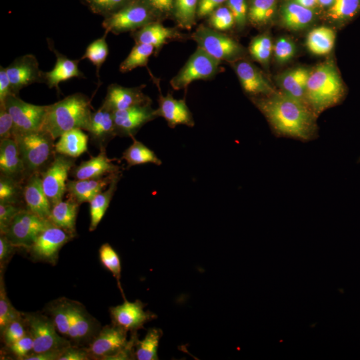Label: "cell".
Returning <instances> with one entry per match:
<instances>
[{
	"label": "cell",
	"instance_id": "6da1fadb",
	"mask_svg": "<svg viewBox=\"0 0 360 360\" xmlns=\"http://www.w3.org/2000/svg\"><path fill=\"white\" fill-rule=\"evenodd\" d=\"M181 199L162 186L136 191L95 211L80 262L111 281L127 266L147 257L175 262L184 229Z\"/></svg>",
	"mask_w": 360,
	"mask_h": 360
},
{
	"label": "cell",
	"instance_id": "7a4b0ae2",
	"mask_svg": "<svg viewBox=\"0 0 360 360\" xmlns=\"http://www.w3.org/2000/svg\"><path fill=\"white\" fill-rule=\"evenodd\" d=\"M34 285L56 356L65 348H82L108 318L112 304L110 279L83 262L51 267H30Z\"/></svg>",
	"mask_w": 360,
	"mask_h": 360
},
{
	"label": "cell",
	"instance_id": "3957f363",
	"mask_svg": "<svg viewBox=\"0 0 360 360\" xmlns=\"http://www.w3.org/2000/svg\"><path fill=\"white\" fill-rule=\"evenodd\" d=\"M306 20L290 4H271L215 32L205 46L210 63L236 70L269 63L309 41Z\"/></svg>",
	"mask_w": 360,
	"mask_h": 360
},
{
	"label": "cell",
	"instance_id": "277c9868",
	"mask_svg": "<svg viewBox=\"0 0 360 360\" xmlns=\"http://www.w3.org/2000/svg\"><path fill=\"white\" fill-rule=\"evenodd\" d=\"M4 208L10 210L26 236L27 269L80 262L95 211L53 206L31 188L18 191Z\"/></svg>",
	"mask_w": 360,
	"mask_h": 360
},
{
	"label": "cell",
	"instance_id": "5b68a950",
	"mask_svg": "<svg viewBox=\"0 0 360 360\" xmlns=\"http://www.w3.org/2000/svg\"><path fill=\"white\" fill-rule=\"evenodd\" d=\"M224 224L233 272L264 276L290 248L316 235L303 206Z\"/></svg>",
	"mask_w": 360,
	"mask_h": 360
},
{
	"label": "cell",
	"instance_id": "8992f818",
	"mask_svg": "<svg viewBox=\"0 0 360 360\" xmlns=\"http://www.w3.org/2000/svg\"><path fill=\"white\" fill-rule=\"evenodd\" d=\"M27 188L37 190L39 181L70 166H87L86 143L77 134L74 116L53 108L32 116L13 135Z\"/></svg>",
	"mask_w": 360,
	"mask_h": 360
},
{
	"label": "cell",
	"instance_id": "52a82bcc",
	"mask_svg": "<svg viewBox=\"0 0 360 360\" xmlns=\"http://www.w3.org/2000/svg\"><path fill=\"white\" fill-rule=\"evenodd\" d=\"M287 171L252 175L236 168H221L205 210L223 223H231L303 206L300 196L287 187Z\"/></svg>",
	"mask_w": 360,
	"mask_h": 360
},
{
	"label": "cell",
	"instance_id": "ba28073f",
	"mask_svg": "<svg viewBox=\"0 0 360 360\" xmlns=\"http://www.w3.org/2000/svg\"><path fill=\"white\" fill-rule=\"evenodd\" d=\"M183 283L193 294L211 295L214 288L233 272L226 224L208 211L184 224L179 251L174 262Z\"/></svg>",
	"mask_w": 360,
	"mask_h": 360
},
{
	"label": "cell",
	"instance_id": "9c48e42d",
	"mask_svg": "<svg viewBox=\"0 0 360 360\" xmlns=\"http://www.w3.org/2000/svg\"><path fill=\"white\" fill-rule=\"evenodd\" d=\"M224 322L215 314L211 295L202 296L193 312L165 323L158 331L147 335L141 346L150 359H171L243 345V335Z\"/></svg>",
	"mask_w": 360,
	"mask_h": 360
},
{
	"label": "cell",
	"instance_id": "30bf717a",
	"mask_svg": "<svg viewBox=\"0 0 360 360\" xmlns=\"http://www.w3.org/2000/svg\"><path fill=\"white\" fill-rule=\"evenodd\" d=\"M1 349L30 360H52L51 338L27 276L0 281Z\"/></svg>",
	"mask_w": 360,
	"mask_h": 360
},
{
	"label": "cell",
	"instance_id": "8fae6325",
	"mask_svg": "<svg viewBox=\"0 0 360 360\" xmlns=\"http://www.w3.org/2000/svg\"><path fill=\"white\" fill-rule=\"evenodd\" d=\"M98 94L111 110L112 124L102 142L86 146L87 166L101 176H111L120 183L117 168L147 155L162 156L167 148L158 138V120L142 119L116 104L102 87Z\"/></svg>",
	"mask_w": 360,
	"mask_h": 360
},
{
	"label": "cell",
	"instance_id": "7c38bea8",
	"mask_svg": "<svg viewBox=\"0 0 360 360\" xmlns=\"http://www.w3.org/2000/svg\"><path fill=\"white\" fill-rule=\"evenodd\" d=\"M271 87L304 91L316 103L338 80L359 77L360 65L354 58L326 51L316 43L296 47L263 65Z\"/></svg>",
	"mask_w": 360,
	"mask_h": 360
},
{
	"label": "cell",
	"instance_id": "4fadbf2b",
	"mask_svg": "<svg viewBox=\"0 0 360 360\" xmlns=\"http://www.w3.org/2000/svg\"><path fill=\"white\" fill-rule=\"evenodd\" d=\"M178 271L163 257H147L127 266L110 288L112 307L153 316L175 303Z\"/></svg>",
	"mask_w": 360,
	"mask_h": 360
},
{
	"label": "cell",
	"instance_id": "5bb4252c",
	"mask_svg": "<svg viewBox=\"0 0 360 360\" xmlns=\"http://www.w3.org/2000/svg\"><path fill=\"white\" fill-rule=\"evenodd\" d=\"M266 281V287L247 303L243 316L252 323L255 336L294 327L322 331L324 323L307 302L269 275Z\"/></svg>",
	"mask_w": 360,
	"mask_h": 360
},
{
	"label": "cell",
	"instance_id": "9a60e30c",
	"mask_svg": "<svg viewBox=\"0 0 360 360\" xmlns=\"http://www.w3.org/2000/svg\"><path fill=\"white\" fill-rule=\"evenodd\" d=\"M150 316L112 307L103 326L80 348L83 360H135L150 334Z\"/></svg>",
	"mask_w": 360,
	"mask_h": 360
},
{
	"label": "cell",
	"instance_id": "2e32d148",
	"mask_svg": "<svg viewBox=\"0 0 360 360\" xmlns=\"http://www.w3.org/2000/svg\"><path fill=\"white\" fill-rule=\"evenodd\" d=\"M316 207L318 214L311 219L316 235H326L342 257L360 250V199L348 196L340 186L326 191L321 184Z\"/></svg>",
	"mask_w": 360,
	"mask_h": 360
},
{
	"label": "cell",
	"instance_id": "e0dca14e",
	"mask_svg": "<svg viewBox=\"0 0 360 360\" xmlns=\"http://www.w3.org/2000/svg\"><path fill=\"white\" fill-rule=\"evenodd\" d=\"M309 95L288 87H271L255 114L239 131V142L255 146L278 134L294 132L297 116L307 107Z\"/></svg>",
	"mask_w": 360,
	"mask_h": 360
},
{
	"label": "cell",
	"instance_id": "ac0fdd59",
	"mask_svg": "<svg viewBox=\"0 0 360 360\" xmlns=\"http://www.w3.org/2000/svg\"><path fill=\"white\" fill-rule=\"evenodd\" d=\"M215 67L217 65L210 63L208 71L203 75L193 77L180 87L174 94L169 107L162 116V119H176L193 134L195 153L203 131L211 123L218 108V96L212 83V71Z\"/></svg>",
	"mask_w": 360,
	"mask_h": 360
},
{
	"label": "cell",
	"instance_id": "d6986e66",
	"mask_svg": "<svg viewBox=\"0 0 360 360\" xmlns=\"http://www.w3.org/2000/svg\"><path fill=\"white\" fill-rule=\"evenodd\" d=\"M180 13L193 26L214 28L215 32L242 19L257 8V0H175Z\"/></svg>",
	"mask_w": 360,
	"mask_h": 360
},
{
	"label": "cell",
	"instance_id": "ffe728a7",
	"mask_svg": "<svg viewBox=\"0 0 360 360\" xmlns=\"http://www.w3.org/2000/svg\"><path fill=\"white\" fill-rule=\"evenodd\" d=\"M28 245L8 208L0 210V281L26 276Z\"/></svg>",
	"mask_w": 360,
	"mask_h": 360
},
{
	"label": "cell",
	"instance_id": "44dd1931",
	"mask_svg": "<svg viewBox=\"0 0 360 360\" xmlns=\"http://www.w3.org/2000/svg\"><path fill=\"white\" fill-rule=\"evenodd\" d=\"M288 4L306 23L318 30L347 27L349 0H288Z\"/></svg>",
	"mask_w": 360,
	"mask_h": 360
},
{
	"label": "cell",
	"instance_id": "7402d4cb",
	"mask_svg": "<svg viewBox=\"0 0 360 360\" xmlns=\"http://www.w3.org/2000/svg\"><path fill=\"white\" fill-rule=\"evenodd\" d=\"M27 188L20 160L13 147V135L0 134V208L10 203L11 198Z\"/></svg>",
	"mask_w": 360,
	"mask_h": 360
},
{
	"label": "cell",
	"instance_id": "603a6c76",
	"mask_svg": "<svg viewBox=\"0 0 360 360\" xmlns=\"http://www.w3.org/2000/svg\"><path fill=\"white\" fill-rule=\"evenodd\" d=\"M347 30L355 51L360 55V0H349Z\"/></svg>",
	"mask_w": 360,
	"mask_h": 360
},
{
	"label": "cell",
	"instance_id": "cb8c5ba5",
	"mask_svg": "<svg viewBox=\"0 0 360 360\" xmlns=\"http://www.w3.org/2000/svg\"><path fill=\"white\" fill-rule=\"evenodd\" d=\"M340 169L348 180H360V141L342 159Z\"/></svg>",
	"mask_w": 360,
	"mask_h": 360
},
{
	"label": "cell",
	"instance_id": "d4e9b609",
	"mask_svg": "<svg viewBox=\"0 0 360 360\" xmlns=\"http://www.w3.org/2000/svg\"><path fill=\"white\" fill-rule=\"evenodd\" d=\"M243 345L239 346H233V347L220 348L215 349L211 352L206 354H200V355H193V356H183V358H171V359H148V360H229L232 355L242 349Z\"/></svg>",
	"mask_w": 360,
	"mask_h": 360
},
{
	"label": "cell",
	"instance_id": "484cf974",
	"mask_svg": "<svg viewBox=\"0 0 360 360\" xmlns=\"http://www.w3.org/2000/svg\"><path fill=\"white\" fill-rule=\"evenodd\" d=\"M52 360H83L80 348L70 347L60 351Z\"/></svg>",
	"mask_w": 360,
	"mask_h": 360
},
{
	"label": "cell",
	"instance_id": "4316f807",
	"mask_svg": "<svg viewBox=\"0 0 360 360\" xmlns=\"http://www.w3.org/2000/svg\"><path fill=\"white\" fill-rule=\"evenodd\" d=\"M0 360H30V359H27V358H23V356H20V355H16V354H13V352H10V351H6V349H1V351H0Z\"/></svg>",
	"mask_w": 360,
	"mask_h": 360
},
{
	"label": "cell",
	"instance_id": "83f0119b",
	"mask_svg": "<svg viewBox=\"0 0 360 360\" xmlns=\"http://www.w3.org/2000/svg\"><path fill=\"white\" fill-rule=\"evenodd\" d=\"M242 352H243V348L239 349V351H236L229 360H240V358H242Z\"/></svg>",
	"mask_w": 360,
	"mask_h": 360
}]
</instances>
